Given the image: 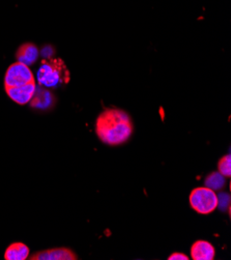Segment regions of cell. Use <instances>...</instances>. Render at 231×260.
<instances>
[{
    "mask_svg": "<svg viewBox=\"0 0 231 260\" xmlns=\"http://www.w3.org/2000/svg\"><path fill=\"white\" fill-rule=\"evenodd\" d=\"M134 131L131 116L124 110L109 108L103 111L95 121V134L107 145L116 146L130 139Z\"/></svg>",
    "mask_w": 231,
    "mask_h": 260,
    "instance_id": "6da1fadb",
    "label": "cell"
},
{
    "mask_svg": "<svg viewBox=\"0 0 231 260\" xmlns=\"http://www.w3.org/2000/svg\"><path fill=\"white\" fill-rule=\"evenodd\" d=\"M41 86L56 87L70 81V72L61 59H44L37 75Z\"/></svg>",
    "mask_w": 231,
    "mask_h": 260,
    "instance_id": "7a4b0ae2",
    "label": "cell"
},
{
    "mask_svg": "<svg viewBox=\"0 0 231 260\" xmlns=\"http://www.w3.org/2000/svg\"><path fill=\"white\" fill-rule=\"evenodd\" d=\"M192 209L200 215H209L218 207V195L208 187H199L192 190L189 197Z\"/></svg>",
    "mask_w": 231,
    "mask_h": 260,
    "instance_id": "3957f363",
    "label": "cell"
},
{
    "mask_svg": "<svg viewBox=\"0 0 231 260\" xmlns=\"http://www.w3.org/2000/svg\"><path fill=\"white\" fill-rule=\"evenodd\" d=\"M35 81V76L28 66L19 61L11 64L5 75V87H15Z\"/></svg>",
    "mask_w": 231,
    "mask_h": 260,
    "instance_id": "277c9868",
    "label": "cell"
},
{
    "mask_svg": "<svg viewBox=\"0 0 231 260\" xmlns=\"http://www.w3.org/2000/svg\"><path fill=\"white\" fill-rule=\"evenodd\" d=\"M7 94L10 96L12 101L15 103L19 104V105H26L28 104L37 89V84L36 81L20 85V86H15V87H5Z\"/></svg>",
    "mask_w": 231,
    "mask_h": 260,
    "instance_id": "5b68a950",
    "label": "cell"
},
{
    "mask_svg": "<svg viewBox=\"0 0 231 260\" xmlns=\"http://www.w3.org/2000/svg\"><path fill=\"white\" fill-rule=\"evenodd\" d=\"M31 260H76L77 255L69 248H53L34 254Z\"/></svg>",
    "mask_w": 231,
    "mask_h": 260,
    "instance_id": "8992f818",
    "label": "cell"
},
{
    "mask_svg": "<svg viewBox=\"0 0 231 260\" xmlns=\"http://www.w3.org/2000/svg\"><path fill=\"white\" fill-rule=\"evenodd\" d=\"M215 255V247L208 241H196L191 247V257L193 260H213Z\"/></svg>",
    "mask_w": 231,
    "mask_h": 260,
    "instance_id": "52a82bcc",
    "label": "cell"
},
{
    "mask_svg": "<svg viewBox=\"0 0 231 260\" xmlns=\"http://www.w3.org/2000/svg\"><path fill=\"white\" fill-rule=\"evenodd\" d=\"M40 52L38 47L32 43H25L21 45L16 53L17 61L26 66H32L39 58Z\"/></svg>",
    "mask_w": 231,
    "mask_h": 260,
    "instance_id": "ba28073f",
    "label": "cell"
},
{
    "mask_svg": "<svg viewBox=\"0 0 231 260\" xmlns=\"http://www.w3.org/2000/svg\"><path fill=\"white\" fill-rule=\"evenodd\" d=\"M54 102H55V99L52 93L45 88H42V86L40 87L37 86L36 92L29 103L31 107L45 110V109L52 108Z\"/></svg>",
    "mask_w": 231,
    "mask_h": 260,
    "instance_id": "9c48e42d",
    "label": "cell"
},
{
    "mask_svg": "<svg viewBox=\"0 0 231 260\" xmlns=\"http://www.w3.org/2000/svg\"><path fill=\"white\" fill-rule=\"evenodd\" d=\"M29 257V248L23 243H14L8 247L5 253L6 260H26Z\"/></svg>",
    "mask_w": 231,
    "mask_h": 260,
    "instance_id": "30bf717a",
    "label": "cell"
},
{
    "mask_svg": "<svg viewBox=\"0 0 231 260\" xmlns=\"http://www.w3.org/2000/svg\"><path fill=\"white\" fill-rule=\"evenodd\" d=\"M225 176H223L219 171L217 172H212L211 174H209L204 180V185L205 187H208L210 189H212L213 191H220L224 188L226 180H225Z\"/></svg>",
    "mask_w": 231,
    "mask_h": 260,
    "instance_id": "8fae6325",
    "label": "cell"
},
{
    "mask_svg": "<svg viewBox=\"0 0 231 260\" xmlns=\"http://www.w3.org/2000/svg\"><path fill=\"white\" fill-rule=\"evenodd\" d=\"M218 171L225 177H230L231 175V157L230 154H226L221 158L218 163Z\"/></svg>",
    "mask_w": 231,
    "mask_h": 260,
    "instance_id": "7c38bea8",
    "label": "cell"
},
{
    "mask_svg": "<svg viewBox=\"0 0 231 260\" xmlns=\"http://www.w3.org/2000/svg\"><path fill=\"white\" fill-rule=\"evenodd\" d=\"M167 259L168 260H189V257L186 254H184V253L174 252Z\"/></svg>",
    "mask_w": 231,
    "mask_h": 260,
    "instance_id": "4fadbf2b",
    "label": "cell"
}]
</instances>
